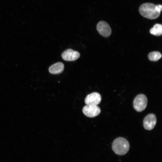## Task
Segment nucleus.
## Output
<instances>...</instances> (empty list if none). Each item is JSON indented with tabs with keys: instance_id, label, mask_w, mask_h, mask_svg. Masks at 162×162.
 Masks as SVG:
<instances>
[{
	"instance_id": "nucleus-1",
	"label": "nucleus",
	"mask_w": 162,
	"mask_h": 162,
	"mask_svg": "<svg viewBox=\"0 0 162 162\" xmlns=\"http://www.w3.org/2000/svg\"><path fill=\"white\" fill-rule=\"evenodd\" d=\"M155 6V4L152 3H143L140 7V13L145 18L150 20L156 19L160 16V13L156 10Z\"/></svg>"
},
{
	"instance_id": "nucleus-2",
	"label": "nucleus",
	"mask_w": 162,
	"mask_h": 162,
	"mask_svg": "<svg viewBox=\"0 0 162 162\" xmlns=\"http://www.w3.org/2000/svg\"><path fill=\"white\" fill-rule=\"evenodd\" d=\"M112 148L116 154L123 155L126 154L129 150L130 145L128 141L125 138L119 137L113 141Z\"/></svg>"
},
{
	"instance_id": "nucleus-3",
	"label": "nucleus",
	"mask_w": 162,
	"mask_h": 162,
	"mask_svg": "<svg viewBox=\"0 0 162 162\" xmlns=\"http://www.w3.org/2000/svg\"><path fill=\"white\" fill-rule=\"evenodd\" d=\"M148 103V99L146 96L142 94L137 95L133 101V107L137 112H141L146 108Z\"/></svg>"
},
{
	"instance_id": "nucleus-4",
	"label": "nucleus",
	"mask_w": 162,
	"mask_h": 162,
	"mask_svg": "<svg viewBox=\"0 0 162 162\" xmlns=\"http://www.w3.org/2000/svg\"><path fill=\"white\" fill-rule=\"evenodd\" d=\"M82 112L87 117L93 118L100 114V110L97 105H86L83 107Z\"/></svg>"
},
{
	"instance_id": "nucleus-5",
	"label": "nucleus",
	"mask_w": 162,
	"mask_h": 162,
	"mask_svg": "<svg viewBox=\"0 0 162 162\" xmlns=\"http://www.w3.org/2000/svg\"><path fill=\"white\" fill-rule=\"evenodd\" d=\"M96 28L99 33L104 37H108L111 34V28L108 24L104 21L99 22L97 24Z\"/></svg>"
},
{
	"instance_id": "nucleus-6",
	"label": "nucleus",
	"mask_w": 162,
	"mask_h": 162,
	"mask_svg": "<svg viewBox=\"0 0 162 162\" xmlns=\"http://www.w3.org/2000/svg\"><path fill=\"white\" fill-rule=\"evenodd\" d=\"M157 122V118L153 114H150L146 116L144 119L143 125L145 129L151 130L154 128Z\"/></svg>"
},
{
	"instance_id": "nucleus-7",
	"label": "nucleus",
	"mask_w": 162,
	"mask_h": 162,
	"mask_svg": "<svg viewBox=\"0 0 162 162\" xmlns=\"http://www.w3.org/2000/svg\"><path fill=\"white\" fill-rule=\"evenodd\" d=\"M61 56L62 59L65 61H72L78 59L80 55L77 51L69 49L64 51Z\"/></svg>"
},
{
	"instance_id": "nucleus-8",
	"label": "nucleus",
	"mask_w": 162,
	"mask_h": 162,
	"mask_svg": "<svg viewBox=\"0 0 162 162\" xmlns=\"http://www.w3.org/2000/svg\"><path fill=\"white\" fill-rule=\"evenodd\" d=\"M101 98L100 94L96 92L88 94L86 98L85 102L86 105H96L101 102Z\"/></svg>"
},
{
	"instance_id": "nucleus-9",
	"label": "nucleus",
	"mask_w": 162,
	"mask_h": 162,
	"mask_svg": "<svg viewBox=\"0 0 162 162\" xmlns=\"http://www.w3.org/2000/svg\"><path fill=\"white\" fill-rule=\"evenodd\" d=\"M64 67V65L62 63L58 62L50 66L49 68V71L51 74H59L63 71Z\"/></svg>"
},
{
	"instance_id": "nucleus-10",
	"label": "nucleus",
	"mask_w": 162,
	"mask_h": 162,
	"mask_svg": "<svg viewBox=\"0 0 162 162\" xmlns=\"http://www.w3.org/2000/svg\"><path fill=\"white\" fill-rule=\"evenodd\" d=\"M150 33L153 35L158 36L162 34V26L161 24L157 23L150 30Z\"/></svg>"
},
{
	"instance_id": "nucleus-11",
	"label": "nucleus",
	"mask_w": 162,
	"mask_h": 162,
	"mask_svg": "<svg viewBox=\"0 0 162 162\" xmlns=\"http://www.w3.org/2000/svg\"><path fill=\"white\" fill-rule=\"evenodd\" d=\"M148 56L150 61H156L161 58L162 55L159 52L154 51L150 52L148 54Z\"/></svg>"
},
{
	"instance_id": "nucleus-12",
	"label": "nucleus",
	"mask_w": 162,
	"mask_h": 162,
	"mask_svg": "<svg viewBox=\"0 0 162 162\" xmlns=\"http://www.w3.org/2000/svg\"><path fill=\"white\" fill-rule=\"evenodd\" d=\"M155 9L158 12L160 13L162 9V5L160 4L156 5Z\"/></svg>"
}]
</instances>
